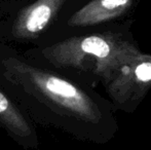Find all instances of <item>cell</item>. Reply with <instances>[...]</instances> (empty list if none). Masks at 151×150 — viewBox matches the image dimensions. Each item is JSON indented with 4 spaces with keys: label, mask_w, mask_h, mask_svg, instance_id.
<instances>
[{
    "label": "cell",
    "mask_w": 151,
    "mask_h": 150,
    "mask_svg": "<svg viewBox=\"0 0 151 150\" xmlns=\"http://www.w3.org/2000/svg\"><path fill=\"white\" fill-rule=\"evenodd\" d=\"M3 66L8 78L35 101L30 111L37 122L62 128L78 139L101 144L113 136L111 119L71 81L17 59L3 61Z\"/></svg>",
    "instance_id": "6da1fadb"
},
{
    "label": "cell",
    "mask_w": 151,
    "mask_h": 150,
    "mask_svg": "<svg viewBox=\"0 0 151 150\" xmlns=\"http://www.w3.org/2000/svg\"><path fill=\"white\" fill-rule=\"evenodd\" d=\"M42 54L57 67L86 71L108 81L142 55L134 44L115 34L68 38L46 47Z\"/></svg>",
    "instance_id": "7a4b0ae2"
},
{
    "label": "cell",
    "mask_w": 151,
    "mask_h": 150,
    "mask_svg": "<svg viewBox=\"0 0 151 150\" xmlns=\"http://www.w3.org/2000/svg\"><path fill=\"white\" fill-rule=\"evenodd\" d=\"M151 88V56L142 54L118 71L109 81L108 93L116 105L127 108Z\"/></svg>",
    "instance_id": "3957f363"
},
{
    "label": "cell",
    "mask_w": 151,
    "mask_h": 150,
    "mask_svg": "<svg viewBox=\"0 0 151 150\" xmlns=\"http://www.w3.org/2000/svg\"><path fill=\"white\" fill-rule=\"evenodd\" d=\"M0 126L22 148L35 150L39 139L29 115L23 112L4 93L0 90Z\"/></svg>",
    "instance_id": "277c9868"
},
{
    "label": "cell",
    "mask_w": 151,
    "mask_h": 150,
    "mask_svg": "<svg viewBox=\"0 0 151 150\" xmlns=\"http://www.w3.org/2000/svg\"><path fill=\"white\" fill-rule=\"evenodd\" d=\"M66 0H37L19 14L12 33L17 38L29 39L42 32Z\"/></svg>",
    "instance_id": "5b68a950"
},
{
    "label": "cell",
    "mask_w": 151,
    "mask_h": 150,
    "mask_svg": "<svg viewBox=\"0 0 151 150\" xmlns=\"http://www.w3.org/2000/svg\"><path fill=\"white\" fill-rule=\"evenodd\" d=\"M133 0H93L76 11L70 26H91L119 17L131 6Z\"/></svg>",
    "instance_id": "8992f818"
}]
</instances>
